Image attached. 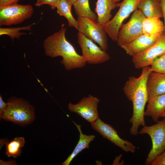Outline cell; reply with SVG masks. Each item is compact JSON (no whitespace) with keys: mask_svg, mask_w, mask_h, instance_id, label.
Wrapping results in <instances>:
<instances>
[{"mask_svg":"<svg viewBox=\"0 0 165 165\" xmlns=\"http://www.w3.org/2000/svg\"><path fill=\"white\" fill-rule=\"evenodd\" d=\"M147 87L149 96L165 93V73L151 71L148 77Z\"/></svg>","mask_w":165,"mask_h":165,"instance_id":"15","label":"cell"},{"mask_svg":"<svg viewBox=\"0 0 165 165\" xmlns=\"http://www.w3.org/2000/svg\"><path fill=\"white\" fill-rule=\"evenodd\" d=\"M99 101L97 97L89 94L77 104L70 102L68 109L71 112L76 113L91 123L99 118L97 108Z\"/></svg>","mask_w":165,"mask_h":165,"instance_id":"11","label":"cell"},{"mask_svg":"<svg viewBox=\"0 0 165 165\" xmlns=\"http://www.w3.org/2000/svg\"><path fill=\"white\" fill-rule=\"evenodd\" d=\"M77 20L79 32L97 43L102 50L106 51L108 47L107 34L103 25L96 20L88 18L78 17Z\"/></svg>","mask_w":165,"mask_h":165,"instance_id":"5","label":"cell"},{"mask_svg":"<svg viewBox=\"0 0 165 165\" xmlns=\"http://www.w3.org/2000/svg\"><path fill=\"white\" fill-rule=\"evenodd\" d=\"M68 2L71 3L72 5L77 0H66Z\"/></svg>","mask_w":165,"mask_h":165,"instance_id":"32","label":"cell"},{"mask_svg":"<svg viewBox=\"0 0 165 165\" xmlns=\"http://www.w3.org/2000/svg\"><path fill=\"white\" fill-rule=\"evenodd\" d=\"M138 9L146 17H163L159 0H140Z\"/></svg>","mask_w":165,"mask_h":165,"instance_id":"19","label":"cell"},{"mask_svg":"<svg viewBox=\"0 0 165 165\" xmlns=\"http://www.w3.org/2000/svg\"><path fill=\"white\" fill-rule=\"evenodd\" d=\"M19 0H0V7L7 6L17 4Z\"/></svg>","mask_w":165,"mask_h":165,"instance_id":"27","label":"cell"},{"mask_svg":"<svg viewBox=\"0 0 165 165\" xmlns=\"http://www.w3.org/2000/svg\"><path fill=\"white\" fill-rule=\"evenodd\" d=\"M165 53V34H163L150 47L144 52L132 57L135 68L140 69L150 66L154 60Z\"/></svg>","mask_w":165,"mask_h":165,"instance_id":"12","label":"cell"},{"mask_svg":"<svg viewBox=\"0 0 165 165\" xmlns=\"http://www.w3.org/2000/svg\"><path fill=\"white\" fill-rule=\"evenodd\" d=\"M33 13L30 5L17 4L0 7V26H10L21 23L31 17Z\"/></svg>","mask_w":165,"mask_h":165,"instance_id":"8","label":"cell"},{"mask_svg":"<svg viewBox=\"0 0 165 165\" xmlns=\"http://www.w3.org/2000/svg\"><path fill=\"white\" fill-rule=\"evenodd\" d=\"M8 142L7 140L6 139H1L0 140V149L2 147L3 145H6V144Z\"/></svg>","mask_w":165,"mask_h":165,"instance_id":"31","label":"cell"},{"mask_svg":"<svg viewBox=\"0 0 165 165\" xmlns=\"http://www.w3.org/2000/svg\"><path fill=\"white\" fill-rule=\"evenodd\" d=\"M116 3L119 2L120 0H113Z\"/></svg>","mask_w":165,"mask_h":165,"instance_id":"34","label":"cell"},{"mask_svg":"<svg viewBox=\"0 0 165 165\" xmlns=\"http://www.w3.org/2000/svg\"><path fill=\"white\" fill-rule=\"evenodd\" d=\"M78 42L81 48L82 56L84 61L90 64H98L104 63L110 59L109 55L97 46L94 42L79 32Z\"/></svg>","mask_w":165,"mask_h":165,"instance_id":"9","label":"cell"},{"mask_svg":"<svg viewBox=\"0 0 165 165\" xmlns=\"http://www.w3.org/2000/svg\"><path fill=\"white\" fill-rule=\"evenodd\" d=\"M142 28L143 34L150 37L158 38L165 32L164 24L158 17L145 18Z\"/></svg>","mask_w":165,"mask_h":165,"instance_id":"16","label":"cell"},{"mask_svg":"<svg viewBox=\"0 0 165 165\" xmlns=\"http://www.w3.org/2000/svg\"><path fill=\"white\" fill-rule=\"evenodd\" d=\"M32 25L31 24L27 26L16 28H0V35H7L10 37L13 41L15 38L19 39L21 35L26 34L25 33L20 31L22 30H31Z\"/></svg>","mask_w":165,"mask_h":165,"instance_id":"23","label":"cell"},{"mask_svg":"<svg viewBox=\"0 0 165 165\" xmlns=\"http://www.w3.org/2000/svg\"><path fill=\"white\" fill-rule=\"evenodd\" d=\"M150 165H165V150L155 158Z\"/></svg>","mask_w":165,"mask_h":165,"instance_id":"26","label":"cell"},{"mask_svg":"<svg viewBox=\"0 0 165 165\" xmlns=\"http://www.w3.org/2000/svg\"><path fill=\"white\" fill-rule=\"evenodd\" d=\"M25 143L24 137L15 138L6 144L5 155L9 157H13L17 158L20 155L22 152L21 148L24 146Z\"/></svg>","mask_w":165,"mask_h":165,"instance_id":"22","label":"cell"},{"mask_svg":"<svg viewBox=\"0 0 165 165\" xmlns=\"http://www.w3.org/2000/svg\"><path fill=\"white\" fill-rule=\"evenodd\" d=\"M148 103L145 116L151 117L153 120L157 123L161 115L165 112V93L149 96Z\"/></svg>","mask_w":165,"mask_h":165,"instance_id":"14","label":"cell"},{"mask_svg":"<svg viewBox=\"0 0 165 165\" xmlns=\"http://www.w3.org/2000/svg\"><path fill=\"white\" fill-rule=\"evenodd\" d=\"M158 38L149 37L143 34L134 40L120 46L127 54L133 57L147 50Z\"/></svg>","mask_w":165,"mask_h":165,"instance_id":"13","label":"cell"},{"mask_svg":"<svg viewBox=\"0 0 165 165\" xmlns=\"http://www.w3.org/2000/svg\"><path fill=\"white\" fill-rule=\"evenodd\" d=\"M0 164L1 165H17L14 160H10L7 162H5L0 160Z\"/></svg>","mask_w":165,"mask_h":165,"instance_id":"30","label":"cell"},{"mask_svg":"<svg viewBox=\"0 0 165 165\" xmlns=\"http://www.w3.org/2000/svg\"><path fill=\"white\" fill-rule=\"evenodd\" d=\"M61 0H37L35 5L39 7L44 4L49 5L52 9H54Z\"/></svg>","mask_w":165,"mask_h":165,"instance_id":"25","label":"cell"},{"mask_svg":"<svg viewBox=\"0 0 165 165\" xmlns=\"http://www.w3.org/2000/svg\"><path fill=\"white\" fill-rule=\"evenodd\" d=\"M160 3L161 8L163 17L164 20V25L165 27V0H159Z\"/></svg>","mask_w":165,"mask_h":165,"instance_id":"29","label":"cell"},{"mask_svg":"<svg viewBox=\"0 0 165 165\" xmlns=\"http://www.w3.org/2000/svg\"><path fill=\"white\" fill-rule=\"evenodd\" d=\"M146 17L140 10H135L128 22L123 24L116 41L120 46L129 42L143 35L142 23Z\"/></svg>","mask_w":165,"mask_h":165,"instance_id":"7","label":"cell"},{"mask_svg":"<svg viewBox=\"0 0 165 165\" xmlns=\"http://www.w3.org/2000/svg\"><path fill=\"white\" fill-rule=\"evenodd\" d=\"M160 117L165 118V112L161 115Z\"/></svg>","mask_w":165,"mask_h":165,"instance_id":"33","label":"cell"},{"mask_svg":"<svg viewBox=\"0 0 165 165\" xmlns=\"http://www.w3.org/2000/svg\"><path fill=\"white\" fill-rule=\"evenodd\" d=\"M138 134H147L151 138L152 148L145 162V165H150L155 158L165 150V118L155 124L143 127Z\"/></svg>","mask_w":165,"mask_h":165,"instance_id":"4","label":"cell"},{"mask_svg":"<svg viewBox=\"0 0 165 165\" xmlns=\"http://www.w3.org/2000/svg\"><path fill=\"white\" fill-rule=\"evenodd\" d=\"M72 122L79 131V139L72 153L61 163V164L63 165H69L76 156L82 150L85 148H89L90 143L93 141L96 137L94 135H87L83 134L81 130V125L77 124L73 121Z\"/></svg>","mask_w":165,"mask_h":165,"instance_id":"18","label":"cell"},{"mask_svg":"<svg viewBox=\"0 0 165 165\" xmlns=\"http://www.w3.org/2000/svg\"><path fill=\"white\" fill-rule=\"evenodd\" d=\"M8 105V103H5L0 96V114L3 112L6 109Z\"/></svg>","mask_w":165,"mask_h":165,"instance_id":"28","label":"cell"},{"mask_svg":"<svg viewBox=\"0 0 165 165\" xmlns=\"http://www.w3.org/2000/svg\"><path fill=\"white\" fill-rule=\"evenodd\" d=\"M96 5L95 11L97 16V21L102 25L111 20V11L118 7V4L113 0H97Z\"/></svg>","mask_w":165,"mask_h":165,"instance_id":"17","label":"cell"},{"mask_svg":"<svg viewBox=\"0 0 165 165\" xmlns=\"http://www.w3.org/2000/svg\"><path fill=\"white\" fill-rule=\"evenodd\" d=\"M72 5L66 0H61L56 6L57 13L61 16L64 17L68 21L69 26L78 29V23L71 13Z\"/></svg>","mask_w":165,"mask_h":165,"instance_id":"20","label":"cell"},{"mask_svg":"<svg viewBox=\"0 0 165 165\" xmlns=\"http://www.w3.org/2000/svg\"><path fill=\"white\" fill-rule=\"evenodd\" d=\"M151 71L150 66L142 68L140 76L138 77H130L123 88L126 96L133 104V115L129 122L132 124L130 133L133 135H137L140 126L144 127L145 126V108L149 97L147 81Z\"/></svg>","mask_w":165,"mask_h":165,"instance_id":"1","label":"cell"},{"mask_svg":"<svg viewBox=\"0 0 165 165\" xmlns=\"http://www.w3.org/2000/svg\"><path fill=\"white\" fill-rule=\"evenodd\" d=\"M67 28L62 24L60 29L46 38L43 42L46 55L52 58L61 56V61L67 70L83 68L86 63L82 55H79L75 48L66 39Z\"/></svg>","mask_w":165,"mask_h":165,"instance_id":"2","label":"cell"},{"mask_svg":"<svg viewBox=\"0 0 165 165\" xmlns=\"http://www.w3.org/2000/svg\"><path fill=\"white\" fill-rule=\"evenodd\" d=\"M150 66L151 71L165 73V53L155 59Z\"/></svg>","mask_w":165,"mask_h":165,"instance_id":"24","label":"cell"},{"mask_svg":"<svg viewBox=\"0 0 165 165\" xmlns=\"http://www.w3.org/2000/svg\"><path fill=\"white\" fill-rule=\"evenodd\" d=\"M72 5L78 17L88 18L97 20V16L91 10L89 0H77Z\"/></svg>","mask_w":165,"mask_h":165,"instance_id":"21","label":"cell"},{"mask_svg":"<svg viewBox=\"0 0 165 165\" xmlns=\"http://www.w3.org/2000/svg\"><path fill=\"white\" fill-rule=\"evenodd\" d=\"M140 0H123L118 4L119 8L114 17L103 25L107 34L114 41H116L118 32L123 21L138 9Z\"/></svg>","mask_w":165,"mask_h":165,"instance_id":"6","label":"cell"},{"mask_svg":"<svg viewBox=\"0 0 165 165\" xmlns=\"http://www.w3.org/2000/svg\"><path fill=\"white\" fill-rule=\"evenodd\" d=\"M7 102L6 109L0 114L2 119L23 126L31 124L35 120L34 108L26 101L13 97Z\"/></svg>","mask_w":165,"mask_h":165,"instance_id":"3","label":"cell"},{"mask_svg":"<svg viewBox=\"0 0 165 165\" xmlns=\"http://www.w3.org/2000/svg\"><path fill=\"white\" fill-rule=\"evenodd\" d=\"M90 124L94 130L123 151L132 153L134 152L136 148L135 146L130 142L121 138L112 126L105 123L99 117Z\"/></svg>","mask_w":165,"mask_h":165,"instance_id":"10","label":"cell"}]
</instances>
